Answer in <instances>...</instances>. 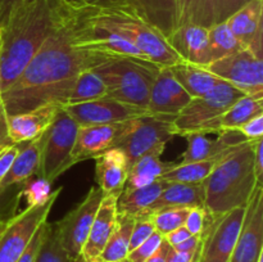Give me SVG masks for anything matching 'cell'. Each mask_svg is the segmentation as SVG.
Returning a JSON list of instances; mask_svg holds the SVG:
<instances>
[{
	"mask_svg": "<svg viewBox=\"0 0 263 262\" xmlns=\"http://www.w3.org/2000/svg\"><path fill=\"white\" fill-rule=\"evenodd\" d=\"M76 12L67 13L14 84L0 94L5 115L28 112L45 104L63 107L77 74L85 68L84 53L72 44Z\"/></svg>",
	"mask_w": 263,
	"mask_h": 262,
	"instance_id": "1",
	"label": "cell"
},
{
	"mask_svg": "<svg viewBox=\"0 0 263 262\" xmlns=\"http://www.w3.org/2000/svg\"><path fill=\"white\" fill-rule=\"evenodd\" d=\"M71 12L61 0H20L0 26V94L7 91Z\"/></svg>",
	"mask_w": 263,
	"mask_h": 262,
	"instance_id": "2",
	"label": "cell"
},
{
	"mask_svg": "<svg viewBox=\"0 0 263 262\" xmlns=\"http://www.w3.org/2000/svg\"><path fill=\"white\" fill-rule=\"evenodd\" d=\"M254 140H249L222 157L207 179L204 210L211 215H222L234 208L246 207L258 185L254 175ZM262 185V184H261Z\"/></svg>",
	"mask_w": 263,
	"mask_h": 262,
	"instance_id": "3",
	"label": "cell"
},
{
	"mask_svg": "<svg viewBox=\"0 0 263 262\" xmlns=\"http://www.w3.org/2000/svg\"><path fill=\"white\" fill-rule=\"evenodd\" d=\"M84 55L85 67L99 74L108 98L146 109L152 86L162 67L148 59Z\"/></svg>",
	"mask_w": 263,
	"mask_h": 262,
	"instance_id": "4",
	"label": "cell"
},
{
	"mask_svg": "<svg viewBox=\"0 0 263 262\" xmlns=\"http://www.w3.org/2000/svg\"><path fill=\"white\" fill-rule=\"evenodd\" d=\"M77 15L85 23L122 36L159 67H170L181 59L166 39L134 13L115 5L87 7Z\"/></svg>",
	"mask_w": 263,
	"mask_h": 262,
	"instance_id": "5",
	"label": "cell"
},
{
	"mask_svg": "<svg viewBox=\"0 0 263 262\" xmlns=\"http://www.w3.org/2000/svg\"><path fill=\"white\" fill-rule=\"evenodd\" d=\"M145 21L164 39L185 25L212 26L210 0H109Z\"/></svg>",
	"mask_w": 263,
	"mask_h": 262,
	"instance_id": "6",
	"label": "cell"
},
{
	"mask_svg": "<svg viewBox=\"0 0 263 262\" xmlns=\"http://www.w3.org/2000/svg\"><path fill=\"white\" fill-rule=\"evenodd\" d=\"M244 95L235 86L220 80L204 95L192 98L184 109L175 117L172 121L175 136L186 138L192 134H216V121L218 117Z\"/></svg>",
	"mask_w": 263,
	"mask_h": 262,
	"instance_id": "7",
	"label": "cell"
},
{
	"mask_svg": "<svg viewBox=\"0 0 263 262\" xmlns=\"http://www.w3.org/2000/svg\"><path fill=\"white\" fill-rule=\"evenodd\" d=\"M174 120V117L146 115L123 121L112 148H120L126 154L128 166L144 154H162L166 144L175 136Z\"/></svg>",
	"mask_w": 263,
	"mask_h": 262,
	"instance_id": "8",
	"label": "cell"
},
{
	"mask_svg": "<svg viewBox=\"0 0 263 262\" xmlns=\"http://www.w3.org/2000/svg\"><path fill=\"white\" fill-rule=\"evenodd\" d=\"M244 213L246 207L234 208L222 215L207 212L197 262H229L240 233Z\"/></svg>",
	"mask_w": 263,
	"mask_h": 262,
	"instance_id": "9",
	"label": "cell"
},
{
	"mask_svg": "<svg viewBox=\"0 0 263 262\" xmlns=\"http://www.w3.org/2000/svg\"><path fill=\"white\" fill-rule=\"evenodd\" d=\"M77 123L61 107L53 123L46 130V140L39 176L53 181L73 166L71 153L77 134Z\"/></svg>",
	"mask_w": 263,
	"mask_h": 262,
	"instance_id": "10",
	"label": "cell"
},
{
	"mask_svg": "<svg viewBox=\"0 0 263 262\" xmlns=\"http://www.w3.org/2000/svg\"><path fill=\"white\" fill-rule=\"evenodd\" d=\"M62 190L63 186L53 190L50 199L45 204L25 208L9 221L4 233L0 236V262L18 261L41 223L48 221L49 212Z\"/></svg>",
	"mask_w": 263,
	"mask_h": 262,
	"instance_id": "11",
	"label": "cell"
},
{
	"mask_svg": "<svg viewBox=\"0 0 263 262\" xmlns=\"http://www.w3.org/2000/svg\"><path fill=\"white\" fill-rule=\"evenodd\" d=\"M204 68L246 95L263 98L262 58L249 49H241L225 58L212 62Z\"/></svg>",
	"mask_w": 263,
	"mask_h": 262,
	"instance_id": "12",
	"label": "cell"
},
{
	"mask_svg": "<svg viewBox=\"0 0 263 262\" xmlns=\"http://www.w3.org/2000/svg\"><path fill=\"white\" fill-rule=\"evenodd\" d=\"M103 197L104 194L98 185L90 188L89 193L73 210L66 213L59 221L54 222L62 246L66 249L72 262H77L80 259L82 247L89 235L95 213Z\"/></svg>",
	"mask_w": 263,
	"mask_h": 262,
	"instance_id": "13",
	"label": "cell"
},
{
	"mask_svg": "<svg viewBox=\"0 0 263 262\" xmlns=\"http://www.w3.org/2000/svg\"><path fill=\"white\" fill-rule=\"evenodd\" d=\"M263 254V188H254L229 262H258Z\"/></svg>",
	"mask_w": 263,
	"mask_h": 262,
	"instance_id": "14",
	"label": "cell"
},
{
	"mask_svg": "<svg viewBox=\"0 0 263 262\" xmlns=\"http://www.w3.org/2000/svg\"><path fill=\"white\" fill-rule=\"evenodd\" d=\"M62 108L68 113L77 126L120 123L131 118L149 115L146 109L125 104L108 97L80 104L63 105Z\"/></svg>",
	"mask_w": 263,
	"mask_h": 262,
	"instance_id": "15",
	"label": "cell"
},
{
	"mask_svg": "<svg viewBox=\"0 0 263 262\" xmlns=\"http://www.w3.org/2000/svg\"><path fill=\"white\" fill-rule=\"evenodd\" d=\"M190 100L192 97L176 81L170 67H162L152 86L146 110L152 116L175 118Z\"/></svg>",
	"mask_w": 263,
	"mask_h": 262,
	"instance_id": "16",
	"label": "cell"
},
{
	"mask_svg": "<svg viewBox=\"0 0 263 262\" xmlns=\"http://www.w3.org/2000/svg\"><path fill=\"white\" fill-rule=\"evenodd\" d=\"M225 22L244 48L262 58L263 0H249Z\"/></svg>",
	"mask_w": 263,
	"mask_h": 262,
	"instance_id": "17",
	"label": "cell"
},
{
	"mask_svg": "<svg viewBox=\"0 0 263 262\" xmlns=\"http://www.w3.org/2000/svg\"><path fill=\"white\" fill-rule=\"evenodd\" d=\"M186 140L187 146L181 157V163L218 158L249 141L238 130L220 131L216 139L210 138L204 134H192L186 136Z\"/></svg>",
	"mask_w": 263,
	"mask_h": 262,
	"instance_id": "18",
	"label": "cell"
},
{
	"mask_svg": "<svg viewBox=\"0 0 263 262\" xmlns=\"http://www.w3.org/2000/svg\"><path fill=\"white\" fill-rule=\"evenodd\" d=\"M117 198L118 195H104L95 213L91 229L89 231L86 241L82 247L81 261H94L99 258L108 239L115 230L117 221Z\"/></svg>",
	"mask_w": 263,
	"mask_h": 262,
	"instance_id": "19",
	"label": "cell"
},
{
	"mask_svg": "<svg viewBox=\"0 0 263 262\" xmlns=\"http://www.w3.org/2000/svg\"><path fill=\"white\" fill-rule=\"evenodd\" d=\"M59 109L61 105L51 103L28 112L7 116L8 136L10 141L13 144L26 143L40 136L53 123Z\"/></svg>",
	"mask_w": 263,
	"mask_h": 262,
	"instance_id": "20",
	"label": "cell"
},
{
	"mask_svg": "<svg viewBox=\"0 0 263 262\" xmlns=\"http://www.w3.org/2000/svg\"><path fill=\"white\" fill-rule=\"evenodd\" d=\"M166 41L181 61L200 67L211 63L207 27L185 25L171 33Z\"/></svg>",
	"mask_w": 263,
	"mask_h": 262,
	"instance_id": "21",
	"label": "cell"
},
{
	"mask_svg": "<svg viewBox=\"0 0 263 262\" xmlns=\"http://www.w3.org/2000/svg\"><path fill=\"white\" fill-rule=\"evenodd\" d=\"M95 180L103 194L120 195L128 175V161L120 148H109L95 157Z\"/></svg>",
	"mask_w": 263,
	"mask_h": 262,
	"instance_id": "22",
	"label": "cell"
},
{
	"mask_svg": "<svg viewBox=\"0 0 263 262\" xmlns=\"http://www.w3.org/2000/svg\"><path fill=\"white\" fill-rule=\"evenodd\" d=\"M120 123L108 125L79 126L72 149L71 158L74 164L89 158H95L98 154L112 148L113 141L120 130Z\"/></svg>",
	"mask_w": 263,
	"mask_h": 262,
	"instance_id": "23",
	"label": "cell"
},
{
	"mask_svg": "<svg viewBox=\"0 0 263 262\" xmlns=\"http://www.w3.org/2000/svg\"><path fill=\"white\" fill-rule=\"evenodd\" d=\"M46 140V131L36 139L26 143H20L17 156L14 157L9 171L0 184V189L17 184H23L40 174L41 158Z\"/></svg>",
	"mask_w": 263,
	"mask_h": 262,
	"instance_id": "24",
	"label": "cell"
},
{
	"mask_svg": "<svg viewBox=\"0 0 263 262\" xmlns=\"http://www.w3.org/2000/svg\"><path fill=\"white\" fill-rule=\"evenodd\" d=\"M167 207L204 208L203 185L168 182L163 192L159 194V197L152 203L151 207L143 215H149V213Z\"/></svg>",
	"mask_w": 263,
	"mask_h": 262,
	"instance_id": "25",
	"label": "cell"
},
{
	"mask_svg": "<svg viewBox=\"0 0 263 262\" xmlns=\"http://www.w3.org/2000/svg\"><path fill=\"white\" fill-rule=\"evenodd\" d=\"M170 69L176 81L192 98L202 97L220 82V79L207 71L204 67L195 66L184 61L170 66Z\"/></svg>",
	"mask_w": 263,
	"mask_h": 262,
	"instance_id": "26",
	"label": "cell"
},
{
	"mask_svg": "<svg viewBox=\"0 0 263 262\" xmlns=\"http://www.w3.org/2000/svg\"><path fill=\"white\" fill-rule=\"evenodd\" d=\"M168 182L158 179L151 185L134 190H122L117 198V213L123 216H140L159 197Z\"/></svg>",
	"mask_w": 263,
	"mask_h": 262,
	"instance_id": "27",
	"label": "cell"
},
{
	"mask_svg": "<svg viewBox=\"0 0 263 262\" xmlns=\"http://www.w3.org/2000/svg\"><path fill=\"white\" fill-rule=\"evenodd\" d=\"M162 154L148 153L136 159L128 169L127 180L123 190H134L146 186L158 180L174 163H166L161 159Z\"/></svg>",
	"mask_w": 263,
	"mask_h": 262,
	"instance_id": "28",
	"label": "cell"
},
{
	"mask_svg": "<svg viewBox=\"0 0 263 262\" xmlns=\"http://www.w3.org/2000/svg\"><path fill=\"white\" fill-rule=\"evenodd\" d=\"M259 115H263V98L244 95L218 117L216 121V134L223 130H236L247 121Z\"/></svg>",
	"mask_w": 263,
	"mask_h": 262,
	"instance_id": "29",
	"label": "cell"
},
{
	"mask_svg": "<svg viewBox=\"0 0 263 262\" xmlns=\"http://www.w3.org/2000/svg\"><path fill=\"white\" fill-rule=\"evenodd\" d=\"M134 221H135V217L133 216H123L117 213L115 230L98 258L100 262H117L127 258Z\"/></svg>",
	"mask_w": 263,
	"mask_h": 262,
	"instance_id": "30",
	"label": "cell"
},
{
	"mask_svg": "<svg viewBox=\"0 0 263 262\" xmlns=\"http://www.w3.org/2000/svg\"><path fill=\"white\" fill-rule=\"evenodd\" d=\"M107 97V87L97 72L91 68H82L77 74L72 86L69 97L64 105L80 104V103L91 102Z\"/></svg>",
	"mask_w": 263,
	"mask_h": 262,
	"instance_id": "31",
	"label": "cell"
},
{
	"mask_svg": "<svg viewBox=\"0 0 263 262\" xmlns=\"http://www.w3.org/2000/svg\"><path fill=\"white\" fill-rule=\"evenodd\" d=\"M223 157V156H222ZM222 157L218 158L205 159V161L186 162V163L172 164L171 169L167 170L159 179L167 182H181V184H202L208 175L212 172L217 162Z\"/></svg>",
	"mask_w": 263,
	"mask_h": 262,
	"instance_id": "32",
	"label": "cell"
},
{
	"mask_svg": "<svg viewBox=\"0 0 263 262\" xmlns=\"http://www.w3.org/2000/svg\"><path fill=\"white\" fill-rule=\"evenodd\" d=\"M208 49H210L211 63H212L246 48L234 36L228 23L220 22L208 27Z\"/></svg>",
	"mask_w": 263,
	"mask_h": 262,
	"instance_id": "33",
	"label": "cell"
},
{
	"mask_svg": "<svg viewBox=\"0 0 263 262\" xmlns=\"http://www.w3.org/2000/svg\"><path fill=\"white\" fill-rule=\"evenodd\" d=\"M35 262H72L62 246L61 238L57 231L55 223L46 221L43 241L36 256Z\"/></svg>",
	"mask_w": 263,
	"mask_h": 262,
	"instance_id": "34",
	"label": "cell"
},
{
	"mask_svg": "<svg viewBox=\"0 0 263 262\" xmlns=\"http://www.w3.org/2000/svg\"><path fill=\"white\" fill-rule=\"evenodd\" d=\"M190 208L185 207H167L149 213L148 216L151 217L157 233L164 236L170 231L184 226Z\"/></svg>",
	"mask_w": 263,
	"mask_h": 262,
	"instance_id": "35",
	"label": "cell"
},
{
	"mask_svg": "<svg viewBox=\"0 0 263 262\" xmlns=\"http://www.w3.org/2000/svg\"><path fill=\"white\" fill-rule=\"evenodd\" d=\"M51 194H53L51 182L40 176H35L23 182L22 190H21V195L25 198L26 204H27L26 208L45 204L50 199Z\"/></svg>",
	"mask_w": 263,
	"mask_h": 262,
	"instance_id": "36",
	"label": "cell"
},
{
	"mask_svg": "<svg viewBox=\"0 0 263 262\" xmlns=\"http://www.w3.org/2000/svg\"><path fill=\"white\" fill-rule=\"evenodd\" d=\"M23 184L12 185L5 189H0V221L12 220L20 210L22 199L21 190Z\"/></svg>",
	"mask_w": 263,
	"mask_h": 262,
	"instance_id": "37",
	"label": "cell"
},
{
	"mask_svg": "<svg viewBox=\"0 0 263 262\" xmlns=\"http://www.w3.org/2000/svg\"><path fill=\"white\" fill-rule=\"evenodd\" d=\"M154 231H156V229H154L153 222H152L151 217L148 215L136 216L135 221H134L133 231H131L128 253L135 248H138L141 243H144Z\"/></svg>",
	"mask_w": 263,
	"mask_h": 262,
	"instance_id": "38",
	"label": "cell"
},
{
	"mask_svg": "<svg viewBox=\"0 0 263 262\" xmlns=\"http://www.w3.org/2000/svg\"><path fill=\"white\" fill-rule=\"evenodd\" d=\"M249 0H210L212 25L225 22L233 13L240 9Z\"/></svg>",
	"mask_w": 263,
	"mask_h": 262,
	"instance_id": "39",
	"label": "cell"
},
{
	"mask_svg": "<svg viewBox=\"0 0 263 262\" xmlns=\"http://www.w3.org/2000/svg\"><path fill=\"white\" fill-rule=\"evenodd\" d=\"M162 241H163V235L154 231L144 243H141L138 248L127 254V259L130 262H145L149 257L156 253Z\"/></svg>",
	"mask_w": 263,
	"mask_h": 262,
	"instance_id": "40",
	"label": "cell"
},
{
	"mask_svg": "<svg viewBox=\"0 0 263 262\" xmlns=\"http://www.w3.org/2000/svg\"><path fill=\"white\" fill-rule=\"evenodd\" d=\"M205 218H207V211L204 208H190L184 226L192 235H200L204 229Z\"/></svg>",
	"mask_w": 263,
	"mask_h": 262,
	"instance_id": "41",
	"label": "cell"
},
{
	"mask_svg": "<svg viewBox=\"0 0 263 262\" xmlns=\"http://www.w3.org/2000/svg\"><path fill=\"white\" fill-rule=\"evenodd\" d=\"M45 222L41 223V226L37 229V231L35 233V235L32 236L31 241L28 243L27 248L25 249V252H23L22 256L18 258L17 262H35L36 256H37V253H39V249H40L41 241H43L44 230H45Z\"/></svg>",
	"mask_w": 263,
	"mask_h": 262,
	"instance_id": "42",
	"label": "cell"
},
{
	"mask_svg": "<svg viewBox=\"0 0 263 262\" xmlns=\"http://www.w3.org/2000/svg\"><path fill=\"white\" fill-rule=\"evenodd\" d=\"M239 133L243 134L248 140H257L263 135V115L257 116L252 120L247 121L246 123L236 128Z\"/></svg>",
	"mask_w": 263,
	"mask_h": 262,
	"instance_id": "43",
	"label": "cell"
},
{
	"mask_svg": "<svg viewBox=\"0 0 263 262\" xmlns=\"http://www.w3.org/2000/svg\"><path fill=\"white\" fill-rule=\"evenodd\" d=\"M18 149H20V144H10L0 153V184H2L7 172L9 171L13 159L18 153Z\"/></svg>",
	"mask_w": 263,
	"mask_h": 262,
	"instance_id": "44",
	"label": "cell"
},
{
	"mask_svg": "<svg viewBox=\"0 0 263 262\" xmlns=\"http://www.w3.org/2000/svg\"><path fill=\"white\" fill-rule=\"evenodd\" d=\"M263 139L259 138L254 140V159H253V166H254V175L258 184H262V175H263Z\"/></svg>",
	"mask_w": 263,
	"mask_h": 262,
	"instance_id": "45",
	"label": "cell"
},
{
	"mask_svg": "<svg viewBox=\"0 0 263 262\" xmlns=\"http://www.w3.org/2000/svg\"><path fill=\"white\" fill-rule=\"evenodd\" d=\"M190 235H192V234L187 231V229L185 228V226H180V228L175 229V230L170 231L168 234H166L163 238H164V240L170 244V246L175 247V246H177V244L181 243V241H184L185 239L189 238Z\"/></svg>",
	"mask_w": 263,
	"mask_h": 262,
	"instance_id": "46",
	"label": "cell"
},
{
	"mask_svg": "<svg viewBox=\"0 0 263 262\" xmlns=\"http://www.w3.org/2000/svg\"><path fill=\"white\" fill-rule=\"evenodd\" d=\"M198 251H199V249L192 252H179L175 251L171 247V251H170L168 253L167 262H197Z\"/></svg>",
	"mask_w": 263,
	"mask_h": 262,
	"instance_id": "47",
	"label": "cell"
},
{
	"mask_svg": "<svg viewBox=\"0 0 263 262\" xmlns=\"http://www.w3.org/2000/svg\"><path fill=\"white\" fill-rule=\"evenodd\" d=\"M13 144L10 141L9 136H8V128H7V115L3 108L2 102H0V153L4 151L7 146Z\"/></svg>",
	"mask_w": 263,
	"mask_h": 262,
	"instance_id": "48",
	"label": "cell"
},
{
	"mask_svg": "<svg viewBox=\"0 0 263 262\" xmlns=\"http://www.w3.org/2000/svg\"><path fill=\"white\" fill-rule=\"evenodd\" d=\"M200 246V235H190L189 238L185 239L184 241H181L177 246L172 247L175 251L179 252H192L199 249Z\"/></svg>",
	"mask_w": 263,
	"mask_h": 262,
	"instance_id": "49",
	"label": "cell"
},
{
	"mask_svg": "<svg viewBox=\"0 0 263 262\" xmlns=\"http://www.w3.org/2000/svg\"><path fill=\"white\" fill-rule=\"evenodd\" d=\"M170 251H171V246H170L163 238V241H162L159 248L156 251V253H154L153 256L149 257L145 262H167Z\"/></svg>",
	"mask_w": 263,
	"mask_h": 262,
	"instance_id": "50",
	"label": "cell"
},
{
	"mask_svg": "<svg viewBox=\"0 0 263 262\" xmlns=\"http://www.w3.org/2000/svg\"><path fill=\"white\" fill-rule=\"evenodd\" d=\"M61 2L73 12H79V10L85 9L87 7H92V4H94V0H61Z\"/></svg>",
	"mask_w": 263,
	"mask_h": 262,
	"instance_id": "51",
	"label": "cell"
},
{
	"mask_svg": "<svg viewBox=\"0 0 263 262\" xmlns=\"http://www.w3.org/2000/svg\"><path fill=\"white\" fill-rule=\"evenodd\" d=\"M18 2L20 0H0V26L4 22V20L7 18L8 13L12 9L13 5Z\"/></svg>",
	"mask_w": 263,
	"mask_h": 262,
	"instance_id": "52",
	"label": "cell"
},
{
	"mask_svg": "<svg viewBox=\"0 0 263 262\" xmlns=\"http://www.w3.org/2000/svg\"><path fill=\"white\" fill-rule=\"evenodd\" d=\"M9 221H10V220H3V221H0V236H2V234L4 233L5 228H7V226H8V223H9Z\"/></svg>",
	"mask_w": 263,
	"mask_h": 262,
	"instance_id": "53",
	"label": "cell"
},
{
	"mask_svg": "<svg viewBox=\"0 0 263 262\" xmlns=\"http://www.w3.org/2000/svg\"><path fill=\"white\" fill-rule=\"evenodd\" d=\"M109 3V0H94V4L92 7H100V5H107Z\"/></svg>",
	"mask_w": 263,
	"mask_h": 262,
	"instance_id": "54",
	"label": "cell"
},
{
	"mask_svg": "<svg viewBox=\"0 0 263 262\" xmlns=\"http://www.w3.org/2000/svg\"><path fill=\"white\" fill-rule=\"evenodd\" d=\"M77 262H85V261H81V259H79ZM87 262H100V261H99V259H94V261H87Z\"/></svg>",
	"mask_w": 263,
	"mask_h": 262,
	"instance_id": "55",
	"label": "cell"
},
{
	"mask_svg": "<svg viewBox=\"0 0 263 262\" xmlns=\"http://www.w3.org/2000/svg\"><path fill=\"white\" fill-rule=\"evenodd\" d=\"M117 262H130V261H128L127 258H125V259H121V261H117Z\"/></svg>",
	"mask_w": 263,
	"mask_h": 262,
	"instance_id": "56",
	"label": "cell"
}]
</instances>
